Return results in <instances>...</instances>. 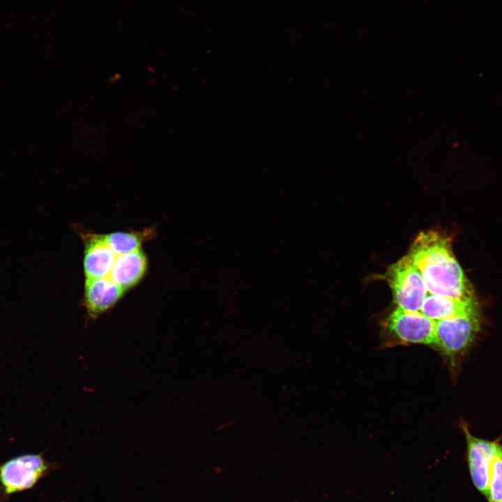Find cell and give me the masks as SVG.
Masks as SVG:
<instances>
[{"instance_id": "10", "label": "cell", "mask_w": 502, "mask_h": 502, "mask_svg": "<svg viewBox=\"0 0 502 502\" xmlns=\"http://www.w3.org/2000/svg\"><path fill=\"white\" fill-rule=\"evenodd\" d=\"M146 266V257L142 250L117 255L109 276L125 291L139 282Z\"/></svg>"}, {"instance_id": "12", "label": "cell", "mask_w": 502, "mask_h": 502, "mask_svg": "<svg viewBox=\"0 0 502 502\" xmlns=\"http://www.w3.org/2000/svg\"><path fill=\"white\" fill-rule=\"evenodd\" d=\"M488 502H502V446L491 463L489 471Z\"/></svg>"}, {"instance_id": "9", "label": "cell", "mask_w": 502, "mask_h": 502, "mask_svg": "<svg viewBox=\"0 0 502 502\" xmlns=\"http://www.w3.org/2000/svg\"><path fill=\"white\" fill-rule=\"evenodd\" d=\"M476 311H478V307L476 300L462 301L429 293L427 294L420 312L438 321Z\"/></svg>"}, {"instance_id": "2", "label": "cell", "mask_w": 502, "mask_h": 502, "mask_svg": "<svg viewBox=\"0 0 502 502\" xmlns=\"http://www.w3.org/2000/svg\"><path fill=\"white\" fill-rule=\"evenodd\" d=\"M43 454H22L0 464V502H8L12 495L32 489L51 471L61 469L59 462L47 461Z\"/></svg>"}, {"instance_id": "4", "label": "cell", "mask_w": 502, "mask_h": 502, "mask_svg": "<svg viewBox=\"0 0 502 502\" xmlns=\"http://www.w3.org/2000/svg\"><path fill=\"white\" fill-rule=\"evenodd\" d=\"M480 329L479 312L436 321L437 347L453 355L466 349Z\"/></svg>"}, {"instance_id": "1", "label": "cell", "mask_w": 502, "mask_h": 502, "mask_svg": "<svg viewBox=\"0 0 502 502\" xmlns=\"http://www.w3.org/2000/svg\"><path fill=\"white\" fill-rule=\"evenodd\" d=\"M451 243L450 236L436 231H422L407 254L430 294L462 301L475 300L472 286L453 254Z\"/></svg>"}, {"instance_id": "6", "label": "cell", "mask_w": 502, "mask_h": 502, "mask_svg": "<svg viewBox=\"0 0 502 502\" xmlns=\"http://www.w3.org/2000/svg\"><path fill=\"white\" fill-rule=\"evenodd\" d=\"M463 429L467 443V460L472 482L477 490L486 497L489 467L502 445L473 436L465 426Z\"/></svg>"}, {"instance_id": "5", "label": "cell", "mask_w": 502, "mask_h": 502, "mask_svg": "<svg viewBox=\"0 0 502 502\" xmlns=\"http://www.w3.org/2000/svg\"><path fill=\"white\" fill-rule=\"evenodd\" d=\"M387 326L400 340L437 347L436 321L420 312L397 307L388 317Z\"/></svg>"}, {"instance_id": "11", "label": "cell", "mask_w": 502, "mask_h": 502, "mask_svg": "<svg viewBox=\"0 0 502 502\" xmlns=\"http://www.w3.org/2000/svg\"><path fill=\"white\" fill-rule=\"evenodd\" d=\"M105 238L116 256L140 250L142 242L140 235L134 232H113L105 235Z\"/></svg>"}, {"instance_id": "8", "label": "cell", "mask_w": 502, "mask_h": 502, "mask_svg": "<svg viewBox=\"0 0 502 502\" xmlns=\"http://www.w3.org/2000/svg\"><path fill=\"white\" fill-rule=\"evenodd\" d=\"M116 255L109 247L105 235L89 234L85 238L84 271L86 279L108 276Z\"/></svg>"}, {"instance_id": "3", "label": "cell", "mask_w": 502, "mask_h": 502, "mask_svg": "<svg viewBox=\"0 0 502 502\" xmlns=\"http://www.w3.org/2000/svg\"><path fill=\"white\" fill-rule=\"evenodd\" d=\"M385 278L398 307L420 312L427 290L420 273L408 254L390 266Z\"/></svg>"}, {"instance_id": "7", "label": "cell", "mask_w": 502, "mask_h": 502, "mask_svg": "<svg viewBox=\"0 0 502 502\" xmlns=\"http://www.w3.org/2000/svg\"><path fill=\"white\" fill-rule=\"evenodd\" d=\"M124 290L109 276L86 279L84 306L89 319L94 320L113 307L121 298Z\"/></svg>"}]
</instances>
